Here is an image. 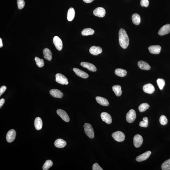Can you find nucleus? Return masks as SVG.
<instances>
[{
    "instance_id": "f257e3e1",
    "label": "nucleus",
    "mask_w": 170,
    "mask_h": 170,
    "mask_svg": "<svg viewBox=\"0 0 170 170\" xmlns=\"http://www.w3.org/2000/svg\"><path fill=\"white\" fill-rule=\"evenodd\" d=\"M119 42L120 45L124 49L129 46V39L127 33L124 29H121L119 32Z\"/></svg>"
},
{
    "instance_id": "f03ea898",
    "label": "nucleus",
    "mask_w": 170,
    "mask_h": 170,
    "mask_svg": "<svg viewBox=\"0 0 170 170\" xmlns=\"http://www.w3.org/2000/svg\"><path fill=\"white\" fill-rule=\"evenodd\" d=\"M86 133L89 138L92 139L94 137V132L93 128L91 125L86 123L83 126Z\"/></svg>"
},
{
    "instance_id": "7ed1b4c3",
    "label": "nucleus",
    "mask_w": 170,
    "mask_h": 170,
    "mask_svg": "<svg viewBox=\"0 0 170 170\" xmlns=\"http://www.w3.org/2000/svg\"><path fill=\"white\" fill-rule=\"evenodd\" d=\"M55 80L57 83L62 85H67L69 84L67 78L61 73L56 74L55 75Z\"/></svg>"
},
{
    "instance_id": "20e7f679",
    "label": "nucleus",
    "mask_w": 170,
    "mask_h": 170,
    "mask_svg": "<svg viewBox=\"0 0 170 170\" xmlns=\"http://www.w3.org/2000/svg\"><path fill=\"white\" fill-rule=\"evenodd\" d=\"M112 137L116 141L122 142L124 140L125 135L124 133L120 131H117L112 134Z\"/></svg>"
},
{
    "instance_id": "39448f33",
    "label": "nucleus",
    "mask_w": 170,
    "mask_h": 170,
    "mask_svg": "<svg viewBox=\"0 0 170 170\" xmlns=\"http://www.w3.org/2000/svg\"><path fill=\"white\" fill-rule=\"evenodd\" d=\"M136 118V112L133 109L130 110L126 114V120L129 123H132L135 120Z\"/></svg>"
},
{
    "instance_id": "423d86ee",
    "label": "nucleus",
    "mask_w": 170,
    "mask_h": 170,
    "mask_svg": "<svg viewBox=\"0 0 170 170\" xmlns=\"http://www.w3.org/2000/svg\"><path fill=\"white\" fill-rule=\"evenodd\" d=\"M143 142V137L140 134H137L134 136L133 139V143L134 146L138 148L141 146Z\"/></svg>"
},
{
    "instance_id": "0eeeda50",
    "label": "nucleus",
    "mask_w": 170,
    "mask_h": 170,
    "mask_svg": "<svg viewBox=\"0 0 170 170\" xmlns=\"http://www.w3.org/2000/svg\"><path fill=\"white\" fill-rule=\"evenodd\" d=\"M16 133L15 130L12 129L9 131L7 133L6 139L8 142L12 143L15 139L16 137Z\"/></svg>"
},
{
    "instance_id": "6e6552de",
    "label": "nucleus",
    "mask_w": 170,
    "mask_h": 170,
    "mask_svg": "<svg viewBox=\"0 0 170 170\" xmlns=\"http://www.w3.org/2000/svg\"><path fill=\"white\" fill-rule=\"evenodd\" d=\"M54 44L58 50H61L63 49V43L60 38L58 36L54 37L53 39Z\"/></svg>"
},
{
    "instance_id": "1a4fd4ad",
    "label": "nucleus",
    "mask_w": 170,
    "mask_h": 170,
    "mask_svg": "<svg viewBox=\"0 0 170 170\" xmlns=\"http://www.w3.org/2000/svg\"><path fill=\"white\" fill-rule=\"evenodd\" d=\"M93 14L96 16L103 18L105 15L106 10L103 7H98L94 10Z\"/></svg>"
},
{
    "instance_id": "9d476101",
    "label": "nucleus",
    "mask_w": 170,
    "mask_h": 170,
    "mask_svg": "<svg viewBox=\"0 0 170 170\" xmlns=\"http://www.w3.org/2000/svg\"><path fill=\"white\" fill-rule=\"evenodd\" d=\"M56 112L58 115L65 122H69L70 121L69 116L65 111L63 110L59 109L57 110Z\"/></svg>"
},
{
    "instance_id": "9b49d317",
    "label": "nucleus",
    "mask_w": 170,
    "mask_h": 170,
    "mask_svg": "<svg viewBox=\"0 0 170 170\" xmlns=\"http://www.w3.org/2000/svg\"><path fill=\"white\" fill-rule=\"evenodd\" d=\"M170 32V24H166L164 25L159 31L158 33L161 36L167 35Z\"/></svg>"
},
{
    "instance_id": "f8f14e48",
    "label": "nucleus",
    "mask_w": 170,
    "mask_h": 170,
    "mask_svg": "<svg viewBox=\"0 0 170 170\" xmlns=\"http://www.w3.org/2000/svg\"><path fill=\"white\" fill-rule=\"evenodd\" d=\"M101 118L103 121L108 124H111L112 122V118L111 116L107 112H102L100 115Z\"/></svg>"
},
{
    "instance_id": "ddd939ff",
    "label": "nucleus",
    "mask_w": 170,
    "mask_h": 170,
    "mask_svg": "<svg viewBox=\"0 0 170 170\" xmlns=\"http://www.w3.org/2000/svg\"><path fill=\"white\" fill-rule=\"evenodd\" d=\"M143 89L144 92L149 94L153 93L155 90L154 86L151 83H148L144 85Z\"/></svg>"
},
{
    "instance_id": "4468645a",
    "label": "nucleus",
    "mask_w": 170,
    "mask_h": 170,
    "mask_svg": "<svg viewBox=\"0 0 170 170\" xmlns=\"http://www.w3.org/2000/svg\"><path fill=\"white\" fill-rule=\"evenodd\" d=\"M161 49V47L159 45L151 46L148 48L150 53L154 54H158L160 52Z\"/></svg>"
},
{
    "instance_id": "2eb2a0df",
    "label": "nucleus",
    "mask_w": 170,
    "mask_h": 170,
    "mask_svg": "<svg viewBox=\"0 0 170 170\" xmlns=\"http://www.w3.org/2000/svg\"><path fill=\"white\" fill-rule=\"evenodd\" d=\"M151 152L149 151H146L141 155L137 156L136 158V160L137 162H140L146 160L150 155Z\"/></svg>"
},
{
    "instance_id": "dca6fc26",
    "label": "nucleus",
    "mask_w": 170,
    "mask_h": 170,
    "mask_svg": "<svg viewBox=\"0 0 170 170\" xmlns=\"http://www.w3.org/2000/svg\"><path fill=\"white\" fill-rule=\"evenodd\" d=\"M89 52L92 54L97 55L103 52V50L99 46H94L90 47Z\"/></svg>"
},
{
    "instance_id": "f3484780",
    "label": "nucleus",
    "mask_w": 170,
    "mask_h": 170,
    "mask_svg": "<svg viewBox=\"0 0 170 170\" xmlns=\"http://www.w3.org/2000/svg\"><path fill=\"white\" fill-rule=\"evenodd\" d=\"M80 65L83 67L87 68L89 70L91 71L95 72L97 70V68L92 63L83 62L80 63Z\"/></svg>"
},
{
    "instance_id": "a211bd4d",
    "label": "nucleus",
    "mask_w": 170,
    "mask_h": 170,
    "mask_svg": "<svg viewBox=\"0 0 170 170\" xmlns=\"http://www.w3.org/2000/svg\"><path fill=\"white\" fill-rule=\"evenodd\" d=\"M51 95L55 98H61L63 96V94L61 91L57 89H52L49 92Z\"/></svg>"
},
{
    "instance_id": "6ab92c4d",
    "label": "nucleus",
    "mask_w": 170,
    "mask_h": 170,
    "mask_svg": "<svg viewBox=\"0 0 170 170\" xmlns=\"http://www.w3.org/2000/svg\"><path fill=\"white\" fill-rule=\"evenodd\" d=\"M73 70L78 76L81 78H88L89 76L87 73L80 69L74 68L73 69Z\"/></svg>"
},
{
    "instance_id": "aec40b11",
    "label": "nucleus",
    "mask_w": 170,
    "mask_h": 170,
    "mask_svg": "<svg viewBox=\"0 0 170 170\" xmlns=\"http://www.w3.org/2000/svg\"><path fill=\"white\" fill-rule=\"evenodd\" d=\"M138 66L142 70H149L151 69V66L146 61H140L138 63Z\"/></svg>"
},
{
    "instance_id": "412c9836",
    "label": "nucleus",
    "mask_w": 170,
    "mask_h": 170,
    "mask_svg": "<svg viewBox=\"0 0 170 170\" xmlns=\"http://www.w3.org/2000/svg\"><path fill=\"white\" fill-rule=\"evenodd\" d=\"M95 99L97 103L101 105L105 106L109 105V102L106 99L100 97H97Z\"/></svg>"
},
{
    "instance_id": "4be33fe9",
    "label": "nucleus",
    "mask_w": 170,
    "mask_h": 170,
    "mask_svg": "<svg viewBox=\"0 0 170 170\" xmlns=\"http://www.w3.org/2000/svg\"><path fill=\"white\" fill-rule=\"evenodd\" d=\"M44 58L46 59L51 61L52 59V54L51 51L47 48L44 49L43 51Z\"/></svg>"
},
{
    "instance_id": "5701e85b",
    "label": "nucleus",
    "mask_w": 170,
    "mask_h": 170,
    "mask_svg": "<svg viewBox=\"0 0 170 170\" xmlns=\"http://www.w3.org/2000/svg\"><path fill=\"white\" fill-rule=\"evenodd\" d=\"M54 145L56 147L58 148H63L66 146V142L64 140L61 139H58L55 140Z\"/></svg>"
},
{
    "instance_id": "b1692460",
    "label": "nucleus",
    "mask_w": 170,
    "mask_h": 170,
    "mask_svg": "<svg viewBox=\"0 0 170 170\" xmlns=\"http://www.w3.org/2000/svg\"><path fill=\"white\" fill-rule=\"evenodd\" d=\"M35 127L37 130H40L42 128V120L39 117H36L35 121Z\"/></svg>"
},
{
    "instance_id": "393cba45",
    "label": "nucleus",
    "mask_w": 170,
    "mask_h": 170,
    "mask_svg": "<svg viewBox=\"0 0 170 170\" xmlns=\"http://www.w3.org/2000/svg\"><path fill=\"white\" fill-rule=\"evenodd\" d=\"M75 16V9L73 8H70L68 10L67 18L69 21L73 20Z\"/></svg>"
},
{
    "instance_id": "a878e982",
    "label": "nucleus",
    "mask_w": 170,
    "mask_h": 170,
    "mask_svg": "<svg viewBox=\"0 0 170 170\" xmlns=\"http://www.w3.org/2000/svg\"><path fill=\"white\" fill-rule=\"evenodd\" d=\"M132 19L133 23L135 25H138L140 24L141 19L140 15L138 14H134L132 15Z\"/></svg>"
},
{
    "instance_id": "bb28decb",
    "label": "nucleus",
    "mask_w": 170,
    "mask_h": 170,
    "mask_svg": "<svg viewBox=\"0 0 170 170\" xmlns=\"http://www.w3.org/2000/svg\"><path fill=\"white\" fill-rule=\"evenodd\" d=\"M113 91L117 97L120 96L122 94L121 86L119 85H115L112 87Z\"/></svg>"
},
{
    "instance_id": "cd10ccee",
    "label": "nucleus",
    "mask_w": 170,
    "mask_h": 170,
    "mask_svg": "<svg viewBox=\"0 0 170 170\" xmlns=\"http://www.w3.org/2000/svg\"><path fill=\"white\" fill-rule=\"evenodd\" d=\"M115 73L117 76L123 77L126 76L127 73V72L124 69H117L115 70Z\"/></svg>"
},
{
    "instance_id": "c85d7f7f",
    "label": "nucleus",
    "mask_w": 170,
    "mask_h": 170,
    "mask_svg": "<svg viewBox=\"0 0 170 170\" xmlns=\"http://www.w3.org/2000/svg\"><path fill=\"white\" fill-rule=\"evenodd\" d=\"M94 32L95 31L93 29L91 28H86L82 31L81 33L83 36H88L93 35Z\"/></svg>"
},
{
    "instance_id": "c756f323",
    "label": "nucleus",
    "mask_w": 170,
    "mask_h": 170,
    "mask_svg": "<svg viewBox=\"0 0 170 170\" xmlns=\"http://www.w3.org/2000/svg\"><path fill=\"white\" fill-rule=\"evenodd\" d=\"M161 168L163 170H170V159L166 161L162 164Z\"/></svg>"
},
{
    "instance_id": "7c9ffc66",
    "label": "nucleus",
    "mask_w": 170,
    "mask_h": 170,
    "mask_svg": "<svg viewBox=\"0 0 170 170\" xmlns=\"http://www.w3.org/2000/svg\"><path fill=\"white\" fill-rule=\"evenodd\" d=\"M150 107L149 105L147 103H143L140 104L139 107V111L140 112H143L146 111Z\"/></svg>"
},
{
    "instance_id": "2f4dec72",
    "label": "nucleus",
    "mask_w": 170,
    "mask_h": 170,
    "mask_svg": "<svg viewBox=\"0 0 170 170\" xmlns=\"http://www.w3.org/2000/svg\"><path fill=\"white\" fill-rule=\"evenodd\" d=\"M53 163L52 161L50 160H47L46 161L45 163L43 165V169L44 170H47L49 168L53 166Z\"/></svg>"
},
{
    "instance_id": "473e14b6",
    "label": "nucleus",
    "mask_w": 170,
    "mask_h": 170,
    "mask_svg": "<svg viewBox=\"0 0 170 170\" xmlns=\"http://www.w3.org/2000/svg\"><path fill=\"white\" fill-rule=\"evenodd\" d=\"M157 82L160 90H162L165 85V80L162 78H158L157 80Z\"/></svg>"
},
{
    "instance_id": "72a5a7b5",
    "label": "nucleus",
    "mask_w": 170,
    "mask_h": 170,
    "mask_svg": "<svg viewBox=\"0 0 170 170\" xmlns=\"http://www.w3.org/2000/svg\"><path fill=\"white\" fill-rule=\"evenodd\" d=\"M35 60L37 66L38 67H42L44 66V62L43 59H41L37 57H36L35 58Z\"/></svg>"
},
{
    "instance_id": "f704fd0d",
    "label": "nucleus",
    "mask_w": 170,
    "mask_h": 170,
    "mask_svg": "<svg viewBox=\"0 0 170 170\" xmlns=\"http://www.w3.org/2000/svg\"><path fill=\"white\" fill-rule=\"evenodd\" d=\"M143 121H140L139 123V126L142 127H147L148 124V118L147 117H143Z\"/></svg>"
},
{
    "instance_id": "c9c22d12",
    "label": "nucleus",
    "mask_w": 170,
    "mask_h": 170,
    "mask_svg": "<svg viewBox=\"0 0 170 170\" xmlns=\"http://www.w3.org/2000/svg\"><path fill=\"white\" fill-rule=\"evenodd\" d=\"M160 122L161 124L163 126H165L167 123V119L165 116L162 115L160 117Z\"/></svg>"
},
{
    "instance_id": "e433bc0d",
    "label": "nucleus",
    "mask_w": 170,
    "mask_h": 170,
    "mask_svg": "<svg viewBox=\"0 0 170 170\" xmlns=\"http://www.w3.org/2000/svg\"><path fill=\"white\" fill-rule=\"evenodd\" d=\"M17 4L18 9L21 10L24 7L25 5V2L24 0H17Z\"/></svg>"
},
{
    "instance_id": "4c0bfd02",
    "label": "nucleus",
    "mask_w": 170,
    "mask_h": 170,
    "mask_svg": "<svg viewBox=\"0 0 170 170\" xmlns=\"http://www.w3.org/2000/svg\"><path fill=\"white\" fill-rule=\"evenodd\" d=\"M140 4L142 7H148L149 4V1L148 0H141Z\"/></svg>"
},
{
    "instance_id": "58836bf2",
    "label": "nucleus",
    "mask_w": 170,
    "mask_h": 170,
    "mask_svg": "<svg viewBox=\"0 0 170 170\" xmlns=\"http://www.w3.org/2000/svg\"><path fill=\"white\" fill-rule=\"evenodd\" d=\"M92 169L93 170H103V169L101 167H100L99 165H98V163H94Z\"/></svg>"
},
{
    "instance_id": "ea45409f",
    "label": "nucleus",
    "mask_w": 170,
    "mask_h": 170,
    "mask_svg": "<svg viewBox=\"0 0 170 170\" xmlns=\"http://www.w3.org/2000/svg\"><path fill=\"white\" fill-rule=\"evenodd\" d=\"M7 89V87L5 86H3L1 88H0V96H1V95L4 93Z\"/></svg>"
},
{
    "instance_id": "a19ab883",
    "label": "nucleus",
    "mask_w": 170,
    "mask_h": 170,
    "mask_svg": "<svg viewBox=\"0 0 170 170\" xmlns=\"http://www.w3.org/2000/svg\"><path fill=\"white\" fill-rule=\"evenodd\" d=\"M5 102V100L3 98L1 99L0 100V107L1 108Z\"/></svg>"
},
{
    "instance_id": "79ce46f5",
    "label": "nucleus",
    "mask_w": 170,
    "mask_h": 170,
    "mask_svg": "<svg viewBox=\"0 0 170 170\" xmlns=\"http://www.w3.org/2000/svg\"><path fill=\"white\" fill-rule=\"evenodd\" d=\"M94 1V0H83L84 2L87 3H89L92 2Z\"/></svg>"
},
{
    "instance_id": "37998d69",
    "label": "nucleus",
    "mask_w": 170,
    "mask_h": 170,
    "mask_svg": "<svg viewBox=\"0 0 170 170\" xmlns=\"http://www.w3.org/2000/svg\"><path fill=\"white\" fill-rule=\"evenodd\" d=\"M3 46V44L2 42V40L1 38H0V47L2 48Z\"/></svg>"
}]
</instances>
